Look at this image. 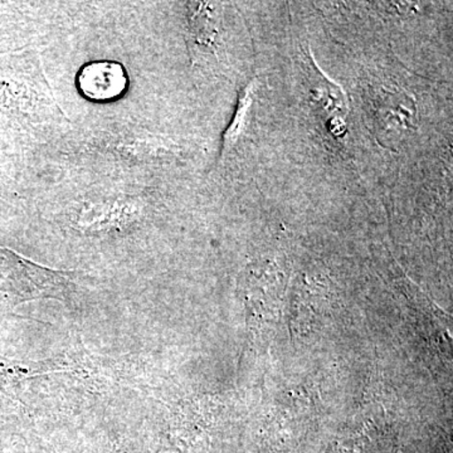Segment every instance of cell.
<instances>
[{
	"instance_id": "1",
	"label": "cell",
	"mask_w": 453,
	"mask_h": 453,
	"mask_svg": "<svg viewBox=\"0 0 453 453\" xmlns=\"http://www.w3.org/2000/svg\"><path fill=\"white\" fill-rule=\"evenodd\" d=\"M76 154L107 169L146 172L172 157V145L159 135L131 127H113L89 134Z\"/></svg>"
},
{
	"instance_id": "2",
	"label": "cell",
	"mask_w": 453,
	"mask_h": 453,
	"mask_svg": "<svg viewBox=\"0 0 453 453\" xmlns=\"http://www.w3.org/2000/svg\"><path fill=\"white\" fill-rule=\"evenodd\" d=\"M372 127L380 144H401L418 124V110L413 96L399 88H381L371 101Z\"/></svg>"
},
{
	"instance_id": "3",
	"label": "cell",
	"mask_w": 453,
	"mask_h": 453,
	"mask_svg": "<svg viewBox=\"0 0 453 453\" xmlns=\"http://www.w3.org/2000/svg\"><path fill=\"white\" fill-rule=\"evenodd\" d=\"M219 3H188L187 43L193 65L219 61L222 44V13Z\"/></svg>"
},
{
	"instance_id": "4",
	"label": "cell",
	"mask_w": 453,
	"mask_h": 453,
	"mask_svg": "<svg viewBox=\"0 0 453 453\" xmlns=\"http://www.w3.org/2000/svg\"><path fill=\"white\" fill-rule=\"evenodd\" d=\"M79 85L85 96L94 100H111L120 96L127 88V73L115 62H95L83 68Z\"/></svg>"
},
{
	"instance_id": "5",
	"label": "cell",
	"mask_w": 453,
	"mask_h": 453,
	"mask_svg": "<svg viewBox=\"0 0 453 453\" xmlns=\"http://www.w3.org/2000/svg\"><path fill=\"white\" fill-rule=\"evenodd\" d=\"M311 95L315 104L332 120H342L348 113V101L344 91L338 83L332 81L329 77L325 76L323 71L316 65L312 59V86Z\"/></svg>"
},
{
	"instance_id": "6",
	"label": "cell",
	"mask_w": 453,
	"mask_h": 453,
	"mask_svg": "<svg viewBox=\"0 0 453 453\" xmlns=\"http://www.w3.org/2000/svg\"><path fill=\"white\" fill-rule=\"evenodd\" d=\"M253 95H255V81L250 82L241 92L240 98H238L234 120L229 124L228 129L226 130L225 135H223L222 151H220L219 157L220 163L234 150L235 144L242 135L244 127L247 124V118H249L250 111H251Z\"/></svg>"
}]
</instances>
